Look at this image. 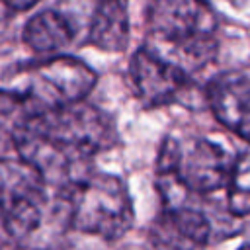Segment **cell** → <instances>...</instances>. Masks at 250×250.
<instances>
[{
	"instance_id": "1",
	"label": "cell",
	"mask_w": 250,
	"mask_h": 250,
	"mask_svg": "<svg viewBox=\"0 0 250 250\" xmlns=\"http://www.w3.org/2000/svg\"><path fill=\"white\" fill-rule=\"evenodd\" d=\"M115 127L107 113L80 100L31 113L14 135V148L47 184L68 188L88 174L90 160L113 146Z\"/></svg>"
},
{
	"instance_id": "2",
	"label": "cell",
	"mask_w": 250,
	"mask_h": 250,
	"mask_svg": "<svg viewBox=\"0 0 250 250\" xmlns=\"http://www.w3.org/2000/svg\"><path fill=\"white\" fill-rule=\"evenodd\" d=\"M146 23V47L189 74L215 59L219 20L207 0H150Z\"/></svg>"
},
{
	"instance_id": "3",
	"label": "cell",
	"mask_w": 250,
	"mask_h": 250,
	"mask_svg": "<svg viewBox=\"0 0 250 250\" xmlns=\"http://www.w3.org/2000/svg\"><path fill=\"white\" fill-rule=\"evenodd\" d=\"M232 160L211 139L164 137L156 156V189L164 207L186 205L189 195H207L225 189Z\"/></svg>"
},
{
	"instance_id": "4",
	"label": "cell",
	"mask_w": 250,
	"mask_h": 250,
	"mask_svg": "<svg viewBox=\"0 0 250 250\" xmlns=\"http://www.w3.org/2000/svg\"><path fill=\"white\" fill-rule=\"evenodd\" d=\"M70 229L104 240H119L135 223V207L127 184L107 172L90 170L66 188Z\"/></svg>"
},
{
	"instance_id": "5",
	"label": "cell",
	"mask_w": 250,
	"mask_h": 250,
	"mask_svg": "<svg viewBox=\"0 0 250 250\" xmlns=\"http://www.w3.org/2000/svg\"><path fill=\"white\" fill-rule=\"evenodd\" d=\"M96 80L94 68L84 61L70 55H53L18 68L6 88L16 92L31 113H41L86 100Z\"/></svg>"
},
{
	"instance_id": "6",
	"label": "cell",
	"mask_w": 250,
	"mask_h": 250,
	"mask_svg": "<svg viewBox=\"0 0 250 250\" xmlns=\"http://www.w3.org/2000/svg\"><path fill=\"white\" fill-rule=\"evenodd\" d=\"M129 76L137 98L146 107L188 104L195 90L188 70L154 53L146 45L133 53L129 61Z\"/></svg>"
},
{
	"instance_id": "7",
	"label": "cell",
	"mask_w": 250,
	"mask_h": 250,
	"mask_svg": "<svg viewBox=\"0 0 250 250\" xmlns=\"http://www.w3.org/2000/svg\"><path fill=\"white\" fill-rule=\"evenodd\" d=\"M213 234V223L199 207H162L146 229L143 250H199Z\"/></svg>"
},
{
	"instance_id": "8",
	"label": "cell",
	"mask_w": 250,
	"mask_h": 250,
	"mask_svg": "<svg viewBox=\"0 0 250 250\" xmlns=\"http://www.w3.org/2000/svg\"><path fill=\"white\" fill-rule=\"evenodd\" d=\"M203 104L230 133L250 145V78L236 70L215 74L203 88Z\"/></svg>"
},
{
	"instance_id": "9",
	"label": "cell",
	"mask_w": 250,
	"mask_h": 250,
	"mask_svg": "<svg viewBox=\"0 0 250 250\" xmlns=\"http://www.w3.org/2000/svg\"><path fill=\"white\" fill-rule=\"evenodd\" d=\"M88 41L105 53H123L129 45V8L127 0H98Z\"/></svg>"
},
{
	"instance_id": "10",
	"label": "cell",
	"mask_w": 250,
	"mask_h": 250,
	"mask_svg": "<svg viewBox=\"0 0 250 250\" xmlns=\"http://www.w3.org/2000/svg\"><path fill=\"white\" fill-rule=\"evenodd\" d=\"M43 184L41 174L23 158H0V229H4L10 215Z\"/></svg>"
},
{
	"instance_id": "11",
	"label": "cell",
	"mask_w": 250,
	"mask_h": 250,
	"mask_svg": "<svg viewBox=\"0 0 250 250\" xmlns=\"http://www.w3.org/2000/svg\"><path fill=\"white\" fill-rule=\"evenodd\" d=\"M74 39V29L66 16L57 10H43L29 18L23 27L25 45L41 55H53L68 47Z\"/></svg>"
},
{
	"instance_id": "12",
	"label": "cell",
	"mask_w": 250,
	"mask_h": 250,
	"mask_svg": "<svg viewBox=\"0 0 250 250\" xmlns=\"http://www.w3.org/2000/svg\"><path fill=\"white\" fill-rule=\"evenodd\" d=\"M225 189L227 211L234 219L250 217V145L234 156Z\"/></svg>"
},
{
	"instance_id": "13",
	"label": "cell",
	"mask_w": 250,
	"mask_h": 250,
	"mask_svg": "<svg viewBox=\"0 0 250 250\" xmlns=\"http://www.w3.org/2000/svg\"><path fill=\"white\" fill-rule=\"evenodd\" d=\"M31 115L25 102L10 88H0V145L12 143L18 127Z\"/></svg>"
},
{
	"instance_id": "14",
	"label": "cell",
	"mask_w": 250,
	"mask_h": 250,
	"mask_svg": "<svg viewBox=\"0 0 250 250\" xmlns=\"http://www.w3.org/2000/svg\"><path fill=\"white\" fill-rule=\"evenodd\" d=\"M4 2L8 4V8H10L12 12H23V10L33 8L39 0H4Z\"/></svg>"
},
{
	"instance_id": "15",
	"label": "cell",
	"mask_w": 250,
	"mask_h": 250,
	"mask_svg": "<svg viewBox=\"0 0 250 250\" xmlns=\"http://www.w3.org/2000/svg\"><path fill=\"white\" fill-rule=\"evenodd\" d=\"M10 14H14V12L8 8V4L4 0H0V21H4L6 18H10Z\"/></svg>"
},
{
	"instance_id": "16",
	"label": "cell",
	"mask_w": 250,
	"mask_h": 250,
	"mask_svg": "<svg viewBox=\"0 0 250 250\" xmlns=\"http://www.w3.org/2000/svg\"><path fill=\"white\" fill-rule=\"evenodd\" d=\"M238 250H250V238H248L244 244H240V246H238Z\"/></svg>"
}]
</instances>
